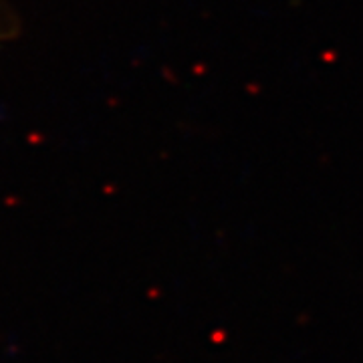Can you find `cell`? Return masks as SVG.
Masks as SVG:
<instances>
[]
</instances>
